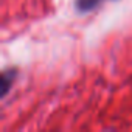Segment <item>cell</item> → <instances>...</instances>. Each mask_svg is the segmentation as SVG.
<instances>
[{
    "label": "cell",
    "mask_w": 132,
    "mask_h": 132,
    "mask_svg": "<svg viewBox=\"0 0 132 132\" xmlns=\"http://www.w3.org/2000/svg\"><path fill=\"white\" fill-rule=\"evenodd\" d=\"M16 78H17V69L6 67L2 70V76H0V96L2 98H6V95L10 93Z\"/></svg>",
    "instance_id": "obj_1"
},
{
    "label": "cell",
    "mask_w": 132,
    "mask_h": 132,
    "mask_svg": "<svg viewBox=\"0 0 132 132\" xmlns=\"http://www.w3.org/2000/svg\"><path fill=\"white\" fill-rule=\"evenodd\" d=\"M106 2H109V0H75V10L81 14H87L98 10Z\"/></svg>",
    "instance_id": "obj_2"
}]
</instances>
